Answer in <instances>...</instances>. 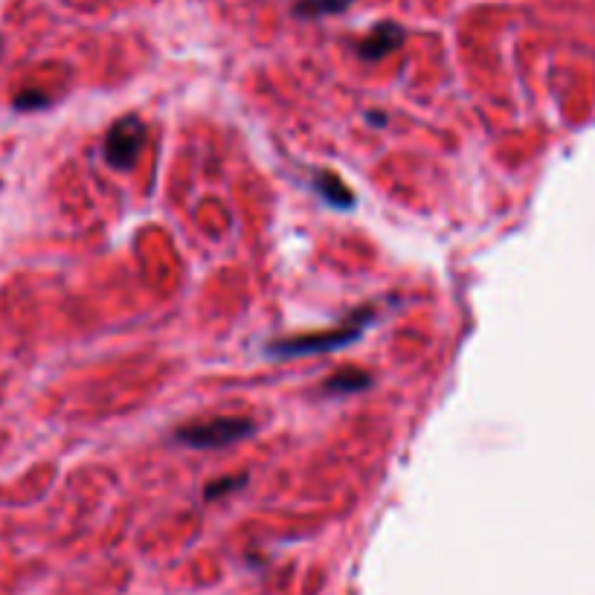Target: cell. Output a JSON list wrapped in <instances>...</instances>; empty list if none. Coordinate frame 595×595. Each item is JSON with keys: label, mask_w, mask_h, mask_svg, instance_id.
<instances>
[{"label": "cell", "mask_w": 595, "mask_h": 595, "mask_svg": "<svg viewBox=\"0 0 595 595\" xmlns=\"http://www.w3.org/2000/svg\"><path fill=\"white\" fill-rule=\"evenodd\" d=\"M256 430V424L250 418L241 416H218V418H201V421H192V424H183L178 427V442L189 447H227L236 445L241 439H247L250 433Z\"/></svg>", "instance_id": "cell-1"}, {"label": "cell", "mask_w": 595, "mask_h": 595, "mask_svg": "<svg viewBox=\"0 0 595 595\" xmlns=\"http://www.w3.org/2000/svg\"><path fill=\"white\" fill-rule=\"evenodd\" d=\"M146 146V125L137 117H122L105 137V160L114 169H128Z\"/></svg>", "instance_id": "cell-2"}, {"label": "cell", "mask_w": 595, "mask_h": 595, "mask_svg": "<svg viewBox=\"0 0 595 595\" xmlns=\"http://www.w3.org/2000/svg\"><path fill=\"white\" fill-rule=\"evenodd\" d=\"M366 320H355L352 326L323 331V334H308V337H294V340H282L276 346H270V355H314V352H331L337 346H346L360 337Z\"/></svg>", "instance_id": "cell-3"}, {"label": "cell", "mask_w": 595, "mask_h": 595, "mask_svg": "<svg viewBox=\"0 0 595 595\" xmlns=\"http://www.w3.org/2000/svg\"><path fill=\"white\" fill-rule=\"evenodd\" d=\"M401 41H404V30L398 24H378L375 30L360 41L357 53L366 61H378L384 59L387 53H392Z\"/></svg>", "instance_id": "cell-4"}, {"label": "cell", "mask_w": 595, "mask_h": 595, "mask_svg": "<svg viewBox=\"0 0 595 595\" xmlns=\"http://www.w3.org/2000/svg\"><path fill=\"white\" fill-rule=\"evenodd\" d=\"M372 384V375L360 372V369H343L337 375H331L323 389L326 392H357V389H366Z\"/></svg>", "instance_id": "cell-5"}, {"label": "cell", "mask_w": 595, "mask_h": 595, "mask_svg": "<svg viewBox=\"0 0 595 595\" xmlns=\"http://www.w3.org/2000/svg\"><path fill=\"white\" fill-rule=\"evenodd\" d=\"M349 6H352V0H299L294 12L299 18H326V15H337Z\"/></svg>", "instance_id": "cell-6"}, {"label": "cell", "mask_w": 595, "mask_h": 595, "mask_svg": "<svg viewBox=\"0 0 595 595\" xmlns=\"http://www.w3.org/2000/svg\"><path fill=\"white\" fill-rule=\"evenodd\" d=\"M317 186L323 189V195H326L334 207H352V201H355L352 192L343 186V180L331 178V175H320V178H317Z\"/></svg>", "instance_id": "cell-7"}, {"label": "cell", "mask_w": 595, "mask_h": 595, "mask_svg": "<svg viewBox=\"0 0 595 595\" xmlns=\"http://www.w3.org/2000/svg\"><path fill=\"white\" fill-rule=\"evenodd\" d=\"M241 479H244V476H230V479H218V485H209V488H207V497H218L221 491H233V488H238V485H241Z\"/></svg>", "instance_id": "cell-8"}, {"label": "cell", "mask_w": 595, "mask_h": 595, "mask_svg": "<svg viewBox=\"0 0 595 595\" xmlns=\"http://www.w3.org/2000/svg\"><path fill=\"white\" fill-rule=\"evenodd\" d=\"M15 105H18V108H38V105H47V96H41V93H27V96H18Z\"/></svg>", "instance_id": "cell-9"}]
</instances>
